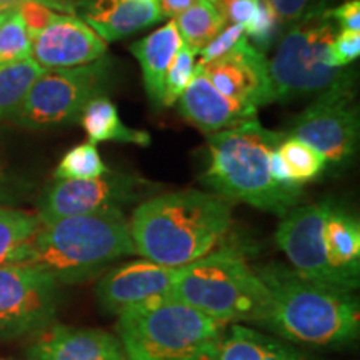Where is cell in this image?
Returning <instances> with one entry per match:
<instances>
[{
	"instance_id": "16",
	"label": "cell",
	"mask_w": 360,
	"mask_h": 360,
	"mask_svg": "<svg viewBox=\"0 0 360 360\" xmlns=\"http://www.w3.org/2000/svg\"><path fill=\"white\" fill-rule=\"evenodd\" d=\"M29 360H127L119 337L101 328L51 323L27 350Z\"/></svg>"
},
{
	"instance_id": "13",
	"label": "cell",
	"mask_w": 360,
	"mask_h": 360,
	"mask_svg": "<svg viewBox=\"0 0 360 360\" xmlns=\"http://www.w3.org/2000/svg\"><path fill=\"white\" fill-rule=\"evenodd\" d=\"M184 272L186 267H167L143 257L109 269L97 282L98 305L119 317L127 310L170 299Z\"/></svg>"
},
{
	"instance_id": "40",
	"label": "cell",
	"mask_w": 360,
	"mask_h": 360,
	"mask_svg": "<svg viewBox=\"0 0 360 360\" xmlns=\"http://www.w3.org/2000/svg\"><path fill=\"white\" fill-rule=\"evenodd\" d=\"M15 6H12V4H0V12L4 11H8V8H13Z\"/></svg>"
},
{
	"instance_id": "41",
	"label": "cell",
	"mask_w": 360,
	"mask_h": 360,
	"mask_svg": "<svg viewBox=\"0 0 360 360\" xmlns=\"http://www.w3.org/2000/svg\"><path fill=\"white\" fill-rule=\"evenodd\" d=\"M8 11H11V8H8ZM8 11H4V12H0V24H2V22H4V19H6V17H7V13H8Z\"/></svg>"
},
{
	"instance_id": "39",
	"label": "cell",
	"mask_w": 360,
	"mask_h": 360,
	"mask_svg": "<svg viewBox=\"0 0 360 360\" xmlns=\"http://www.w3.org/2000/svg\"><path fill=\"white\" fill-rule=\"evenodd\" d=\"M25 2V0H0V4H12V6H17V4ZM39 2L49 4V6L57 8L58 12L62 11H70V7L67 6V0H39Z\"/></svg>"
},
{
	"instance_id": "8",
	"label": "cell",
	"mask_w": 360,
	"mask_h": 360,
	"mask_svg": "<svg viewBox=\"0 0 360 360\" xmlns=\"http://www.w3.org/2000/svg\"><path fill=\"white\" fill-rule=\"evenodd\" d=\"M112 84V58L72 69L44 70L30 85L24 102L12 117L27 129H47L79 122L85 105L102 97Z\"/></svg>"
},
{
	"instance_id": "20",
	"label": "cell",
	"mask_w": 360,
	"mask_h": 360,
	"mask_svg": "<svg viewBox=\"0 0 360 360\" xmlns=\"http://www.w3.org/2000/svg\"><path fill=\"white\" fill-rule=\"evenodd\" d=\"M214 360H305L299 350L287 342L262 334L244 326L233 323L225 330L219 352Z\"/></svg>"
},
{
	"instance_id": "4",
	"label": "cell",
	"mask_w": 360,
	"mask_h": 360,
	"mask_svg": "<svg viewBox=\"0 0 360 360\" xmlns=\"http://www.w3.org/2000/svg\"><path fill=\"white\" fill-rule=\"evenodd\" d=\"M285 134L265 129L255 119L207 137L210 162L202 182L217 195L245 202L283 217L300 204L302 187L278 186L269 172V154Z\"/></svg>"
},
{
	"instance_id": "21",
	"label": "cell",
	"mask_w": 360,
	"mask_h": 360,
	"mask_svg": "<svg viewBox=\"0 0 360 360\" xmlns=\"http://www.w3.org/2000/svg\"><path fill=\"white\" fill-rule=\"evenodd\" d=\"M323 242L330 264L345 277L359 282L360 225L352 214L330 207L323 225Z\"/></svg>"
},
{
	"instance_id": "22",
	"label": "cell",
	"mask_w": 360,
	"mask_h": 360,
	"mask_svg": "<svg viewBox=\"0 0 360 360\" xmlns=\"http://www.w3.org/2000/svg\"><path fill=\"white\" fill-rule=\"evenodd\" d=\"M90 142H120L134 146H150L152 137L147 130L127 127L120 119L117 105L105 96L90 101L79 119Z\"/></svg>"
},
{
	"instance_id": "18",
	"label": "cell",
	"mask_w": 360,
	"mask_h": 360,
	"mask_svg": "<svg viewBox=\"0 0 360 360\" xmlns=\"http://www.w3.org/2000/svg\"><path fill=\"white\" fill-rule=\"evenodd\" d=\"M79 12L103 42H115L164 20L157 0H79Z\"/></svg>"
},
{
	"instance_id": "23",
	"label": "cell",
	"mask_w": 360,
	"mask_h": 360,
	"mask_svg": "<svg viewBox=\"0 0 360 360\" xmlns=\"http://www.w3.org/2000/svg\"><path fill=\"white\" fill-rule=\"evenodd\" d=\"M37 215L0 207V265H20L39 231Z\"/></svg>"
},
{
	"instance_id": "5",
	"label": "cell",
	"mask_w": 360,
	"mask_h": 360,
	"mask_svg": "<svg viewBox=\"0 0 360 360\" xmlns=\"http://www.w3.org/2000/svg\"><path fill=\"white\" fill-rule=\"evenodd\" d=\"M170 299L191 305L222 323L267 326L270 294L240 249L220 245L195 262L175 283Z\"/></svg>"
},
{
	"instance_id": "38",
	"label": "cell",
	"mask_w": 360,
	"mask_h": 360,
	"mask_svg": "<svg viewBox=\"0 0 360 360\" xmlns=\"http://www.w3.org/2000/svg\"><path fill=\"white\" fill-rule=\"evenodd\" d=\"M159 2L162 19H175L182 12H186L188 7H192L197 0H157Z\"/></svg>"
},
{
	"instance_id": "31",
	"label": "cell",
	"mask_w": 360,
	"mask_h": 360,
	"mask_svg": "<svg viewBox=\"0 0 360 360\" xmlns=\"http://www.w3.org/2000/svg\"><path fill=\"white\" fill-rule=\"evenodd\" d=\"M244 25L240 24H227L215 37L207 42L204 47L200 49L197 56L200 57V60L197 62L199 65L209 64V62L215 60V58L225 56L227 52H231L236 45L240 42V39L244 37Z\"/></svg>"
},
{
	"instance_id": "25",
	"label": "cell",
	"mask_w": 360,
	"mask_h": 360,
	"mask_svg": "<svg viewBox=\"0 0 360 360\" xmlns=\"http://www.w3.org/2000/svg\"><path fill=\"white\" fill-rule=\"evenodd\" d=\"M42 72V67L35 64L32 58L0 67V120L15 115L30 85Z\"/></svg>"
},
{
	"instance_id": "34",
	"label": "cell",
	"mask_w": 360,
	"mask_h": 360,
	"mask_svg": "<svg viewBox=\"0 0 360 360\" xmlns=\"http://www.w3.org/2000/svg\"><path fill=\"white\" fill-rule=\"evenodd\" d=\"M360 56V32L339 30L332 42V60L337 67H349Z\"/></svg>"
},
{
	"instance_id": "27",
	"label": "cell",
	"mask_w": 360,
	"mask_h": 360,
	"mask_svg": "<svg viewBox=\"0 0 360 360\" xmlns=\"http://www.w3.org/2000/svg\"><path fill=\"white\" fill-rule=\"evenodd\" d=\"M107 172L109 167L98 154L97 146L89 141L70 148L58 162L53 175L57 180H80L101 177Z\"/></svg>"
},
{
	"instance_id": "24",
	"label": "cell",
	"mask_w": 360,
	"mask_h": 360,
	"mask_svg": "<svg viewBox=\"0 0 360 360\" xmlns=\"http://www.w3.org/2000/svg\"><path fill=\"white\" fill-rule=\"evenodd\" d=\"M172 20L182 42L197 53L227 25L210 0H197L192 7Z\"/></svg>"
},
{
	"instance_id": "17",
	"label": "cell",
	"mask_w": 360,
	"mask_h": 360,
	"mask_svg": "<svg viewBox=\"0 0 360 360\" xmlns=\"http://www.w3.org/2000/svg\"><path fill=\"white\" fill-rule=\"evenodd\" d=\"M179 114L200 132L212 135L255 119L257 110L225 97L197 65L192 82L179 97Z\"/></svg>"
},
{
	"instance_id": "36",
	"label": "cell",
	"mask_w": 360,
	"mask_h": 360,
	"mask_svg": "<svg viewBox=\"0 0 360 360\" xmlns=\"http://www.w3.org/2000/svg\"><path fill=\"white\" fill-rule=\"evenodd\" d=\"M328 13L339 30L360 32V0H347L339 7L328 8Z\"/></svg>"
},
{
	"instance_id": "33",
	"label": "cell",
	"mask_w": 360,
	"mask_h": 360,
	"mask_svg": "<svg viewBox=\"0 0 360 360\" xmlns=\"http://www.w3.org/2000/svg\"><path fill=\"white\" fill-rule=\"evenodd\" d=\"M269 4L276 11L278 20L285 30L287 27L314 12L315 8L326 6L327 0H269Z\"/></svg>"
},
{
	"instance_id": "10",
	"label": "cell",
	"mask_w": 360,
	"mask_h": 360,
	"mask_svg": "<svg viewBox=\"0 0 360 360\" xmlns=\"http://www.w3.org/2000/svg\"><path fill=\"white\" fill-rule=\"evenodd\" d=\"M154 188L150 182L132 174L107 172L96 179L57 180L39 202L40 224L107 210H124L142 200Z\"/></svg>"
},
{
	"instance_id": "43",
	"label": "cell",
	"mask_w": 360,
	"mask_h": 360,
	"mask_svg": "<svg viewBox=\"0 0 360 360\" xmlns=\"http://www.w3.org/2000/svg\"><path fill=\"white\" fill-rule=\"evenodd\" d=\"M0 360H2V359H0Z\"/></svg>"
},
{
	"instance_id": "9",
	"label": "cell",
	"mask_w": 360,
	"mask_h": 360,
	"mask_svg": "<svg viewBox=\"0 0 360 360\" xmlns=\"http://www.w3.org/2000/svg\"><path fill=\"white\" fill-rule=\"evenodd\" d=\"M285 135L315 148L326 164H347L359 143V107L355 105L354 84L340 85L315 97Z\"/></svg>"
},
{
	"instance_id": "12",
	"label": "cell",
	"mask_w": 360,
	"mask_h": 360,
	"mask_svg": "<svg viewBox=\"0 0 360 360\" xmlns=\"http://www.w3.org/2000/svg\"><path fill=\"white\" fill-rule=\"evenodd\" d=\"M58 285L27 265H0V339L42 332L53 322Z\"/></svg>"
},
{
	"instance_id": "11",
	"label": "cell",
	"mask_w": 360,
	"mask_h": 360,
	"mask_svg": "<svg viewBox=\"0 0 360 360\" xmlns=\"http://www.w3.org/2000/svg\"><path fill=\"white\" fill-rule=\"evenodd\" d=\"M330 207L332 204L327 200L295 205L278 224L276 242L299 276L323 285L354 292L359 289V282L340 274L327 255L323 225Z\"/></svg>"
},
{
	"instance_id": "2",
	"label": "cell",
	"mask_w": 360,
	"mask_h": 360,
	"mask_svg": "<svg viewBox=\"0 0 360 360\" xmlns=\"http://www.w3.org/2000/svg\"><path fill=\"white\" fill-rule=\"evenodd\" d=\"M255 270L270 294L267 330L312 347H340L359 337L360 309L354 292L309 281L278 262Z\"/></svg>"
},
{
	"instance_id": "19",
	"label": "cell",
	"mask_w": 360,
	"mask_h": 360,
	"mask_svg": "<svg viewBox=\"0 0 360 360\" xmlns=\"http://www.w3.org/2000/svg\"><path fill=\"white\" fill-rule=\"evenodd\" d=\"M180 45H182V39H180L174 20L154 30L146 39L137 40L130 45V51L142 69L147 97L155 109L162 107L164 77L167 74L169 65L172 64L175 53L179 52Z\"/></svg>"
},
{
	"instance_id": "29",
	"label": "cell",
	"mask_w": 360,
	"mask_h": 360,
	"mask_svg": "<svg viewBox=\"0 0 360 360\" xmlns=\"http://www.w3.org/2000/svg\"><path fill=\"white\" fill-rule=\"evenodd\" d=\"M197 52L188 47L187 44L180 45L179 52L175 53L172 64L169 65L167 74L164 77V96H162V107H172L184 90L192 82L197 70Z\"/></svg>"
},
{
	"instance_id": "3",
	"label": "cell",
	"mask_w": 360,
	"mask_h": 360,
	"mask_svg": "<svg viewBox=\"0 0 360 360\" xmlns=\"http://www.w3.org/2000/svg\"><path fill=\"white\" fill-rule=\"evenodd\" d=\"M135 254L124 210H107L40 224L24 262L47 274L57 285L82 283Z\"/></svg>"
},
{
	"instance_id": "14",
	"label": "cell",
	"mask_w": 360,
	"mask_h": 360,
	"mask_svg": "<svg viewBox=\"0 0 360 360\" xmlns=\"http://www.w3.org/2000/svg\"><path fill=\"white\" fill-rule=\"evenodd\" d=\"M199 67L219 92L242 105L257 110L274 102L267 58L245 35L231 52Z\"/></svg>"
},
{
	"instance_id": "37",
	"label": "cell",
	"mask_w": 360,
	"mask_h": 360,
	"mask_svg": "<svg viewBox=\"0 0 360 360\" xmlns=\"http://www.w3.org/2000/svg\"><path fill=\"white\" fill-rule=\"evenodd\" d=\"M269 172L278 186L290 187V188L302 187L295 182L294 177H292V174L289 172V169H287L285 162H283L281 152H278V146L276 148H272L269 154Z\"/></svg>"
},
{
	"instance_id": "42",
	"label": "cell",
	"mask_w": 360,
	"mask_h": 360,
	"mask_svg": "<svg viewBox=\"0 0 360 360\" xmlns=\"http://www.w3.org/2000/svg\"><path fill=\"white\" fill-rule=\"evenodd\" d=\"M0 179H2V167H0Z\"/></svg>"
},
{
	"instance_id": "32",
	"label": "cell",
	"mask_w": 360,
	"mask_h": 360,
	"mask_svg": "<svg viewBox=\"0 0 360 360\" xmlns=\"http://www.w3.org/2000/svg\"><path fill=\"white\" fill-rule=\"evenodd\" d=\"M17 11H19L22 20H24L27 34H29L30 39L42 32L58 13H62L57 8L49 6V4L39 2V0H25V2L17 4Z\"/></svg>"
},
{
	"instance_id": "28",
	"label": "cell",
	"mask_w": 360,
	"mask_h": 360,
	"mask_svg": "<svg viewBox=\"0 0 360 360\" xmlns=\"http://www.w3.org/2000/svg\"><path fill=\"white\" fill-rule=\"evenodd\" d=\"M30 58V37L17 6L0 24V67Z\"/></svg>"
},
{
	"instance_id": "6",
	"label": "cell",
	"mask_w": 360,
	"mask_h": 360,
	"mask_svg": "<svg viewBox=\"0 0 360 360\" xmlns=\"http://www.w3.org/2000/svg\"><path fill=\"white\" fill-rule=\"evenodd\" d=\"M225 330L227 323L174 299L127 310L117 321L127 360H214Z\"/></svg>"
},
{
	"instance_id": "26",
	"label": "cell",
	"mask_w": 360,
	"mask_h": 360,
	"mask_svg": "<svg viewBox=\"0 0 360 360\" xmlns=\"http://www.w3.org/2000/svg\"><path fill=\"white\" fill-rule=\"evenodd\" d=\"M278 152L299 186H304L319 177L327 165L323 157L315 148L289 135H285L283 141L278 143Z\"/></svg>"
},
{
	"instance_id": "30",
	"label": "cell",
	"mask_w": 360,
	"mask_h": 360,
	"mask_svg": "<svg viewBox=\"0 0 360 360\" xmlns=\"http://www.w3.org/2000/svg\"><path fill=\"white\" fill-rule=\"evenodd\" d=\"M283 32V27L278 20L276 11L269 4V0H260L254 17L244 25V34L249 42L265 53L277 42Z\"/></svg>"
},
{
	"instance_id": "35",
	"label": "cell",
	"mask_w": 360,
	"mask_h": 360,
	"mask_svg": "<svg viewBox=\"0 0 360 360\" xmlns=\"http://www.w3.org/2000/svg\"><path fill=\"white\" fill-rule=\"evenodd\" d=\"M210 2L222 15L225 24L245 25L254 17L260 0H210Z\"/></svg>"
},
{
	"instance_id": "15",
	"label": "cell",
	"mask_w": 360,
	"mask_h": 360,
	"mask_svg": "<svg viewBox=\"0 0 360 360\" xmlns=\"http://www.w3.org/2000/svg\"><path fill=\"white\" fill-rule=\"evenodd\" d=\"M103 56H107V42L72 13H58L30 39V58L44 70L87 65Z\"/></svg>"
},
{
	"instance_id": "7",
	"label": "cell",
	"mask_w": 360,
	"mask_h": 360,
	"mask_svg": "<svg viewBox=\"0 0 360 360\" xmlns=\"http://www.w3.org/2000/svg\"><path fill=\"white\" fill-rule=\"evenodd\" d=\"M339 27L326 6L287 27L269 64L274 102L319 97L340 85L354 84V72L332 60V42Z\"/></svg>"
},
{
	"instance_id": "1",
	"label": "cell",
	"mask_w": 360,
	"mask_h": 360,
	"mask_svg": "<svg viewBox=\"0 0 360 360\" xmlns=\"http://www.w3.org/2000/svg\"><path fill=\"white\" fill-rule=\"evenodd\" d=\"M135 254L167 267H186L225 242L232 200L186 188L143 200L129 219Z\"/></svg>"
}]
</instances>
